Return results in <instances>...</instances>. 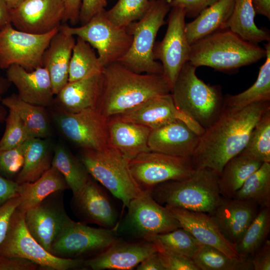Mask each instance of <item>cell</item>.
<instances>
[{
    "label": "cell",
    "mask_w": 270,
    "mask_h": 270,
    "mask_svg": "<svg viewBox=\"0 0 270 270\" xmlns=\"http://www.w3.org/2000/svg\"><path fill=\"white\" fill-rule=\"evenodd\" d=\"M262 164L241 152L230 159L218 175V186L222 196L233 198L248 178Z\"/></svg>",
    "instance_id": "32"
},
{
    "label": "cell",
    "mask_w": 270,
    "mask_h": 270,
    "mask_svg": "<svg viewBox=\"0 0 270 270\" xmlns=\"http://www.w3.org/2000/svg\"><path fill=\"white\" fill-rule=\"evenodd\" d=\"M270 232V208H260L236 248L241 257L251 258L268 239Z\"/></svg>",
    "instance_id": "39"
},
{
    "label": "cell",
    "mask_w": 270,
    "mask_h": 270,
    "mask_svg": "<svg viewBox=\"0 0 270 270\" xmlns=\"http://www.w3.org/2000/svg\"><path fill=\"white\" fill-rule=\"evenodd\" d=\"M6 78L15 86L18 96L24 101L44 108L54 102L52 82L44 67L28 71L13 64L7 68Z\"/></svg>",
    "instance_id": "24"
},
{
    "label": "cell",
    "mask_w": 270,
    "mask_h": 270,
    "mask_svg": "<svg viewBox=\"0 0 270 270\" xmlns=\"http://www.w3.org/2000/svg\"><path fill=\"white\" fill-rule=\"evenodd\" d=\"M240 152L260 162H270V109L256 124Z\"/></svg>",
    "instance_id": "40"
},
{
    "label": "cell",
    "mask_w": 270,
    "mask_h": 270,
    "mask_svg": "<svg viewBox=\"0 0 270 270\" xmlns=\"http://www.w3.org/2000/svg\"><path fill=\"white\" fill-rule=\"evenodd\" d=\"M90 176L127 207L144 192L134 178L129 160L110 146L102 150L82 149L80 158Z\"/></svg>",
    "instance_id": "7"
},
{
    "label": "cell",
    "mask_w": 270,
    "mask_h": 270,
    "mask_svg": "<svg viewBox=\"0 0 270 270\" xmlns=\"http://www.w3.org/2000/svg\"><path fill=\"white\" fill-rule=\"evenodd\" d=\"M196 68L186 62L172 87L170 94L178 109L204 130L218 118L224 107L219 86L210 85L199 78Z\"/></svg>",
    "instance_id": "5"
},
{
    "label": "cell",
    "mask_w": 270,
    "mask_h": 270,
    "mask_svg": "<svg viewBox=\"0 0 270 270\" xmlns=\"http://www.w3.org/2000/svg\"><path fill=\"white\" fill-rule=\"evenodd\" d=\"M107 0H82L80 13L81 25L87 23L94 15L105 10Z\"/></svg>",
    "instance_id": "49"
},
{
    "label": "cell",
    "mask_w": 270,
    "mask_h": 270,
    "mask_svg": "<svg viewBox=\"0 0 270 270\" xmlns=\"http://www.w3.org/2000/svg\"><path fill=\"white\" fill-rule=\"evenodd\" d=\"M138 270H165L161 263L158 252L144 258L136 266Z\"/></svg>",
    "instance_id": "53"
},
{
    "label": "cell",
    "mask_w": 270,
    "mask_h": 270,
    "mask_svg": "<svg viewBox=\"0 0 270 270\" xmlns=\"http://www.w3.org/2000/svg\"><path fill=\"white\" fill-rule=\"evenodd\" d=\"M170 1L150 0L144 16L126 26L132 36V44L118 62L136 73L162 74V65L154 59L153 50L158 32L166 24L164 18L171 8Z\"/></svg>",
    "instance_id": "6"
},
{
    "label": "cell",
    "mask_w": 270,
    "mask_h": 270,
    "mask_svg": "<svg viewBox=\"0 0 270 270\" xmlns=\"http://www.w3.org/2000/svg\"><path fill=\"white\" fill-rule=\"evenodd\" d=\"M75 42L74 36L59 28L44 52L42 66L49 74L54 95L68 82L69 66Z\"/></svg>",
    "instance_id": "26"
},
{
    "label": "cell",
    "mask_w": 270,
    "mask_h": 270,
    "mask_svg": "<svg viewBox=\"0 0 270 270\" xmlns=\"http://www.w3.org/2000/svg\"><path fill=\"white\" fill-rule=\"evenodd\" d=\"M54 120L62 134L82 149L102 150L110 146L108 120L98 110L70 113L58 109Z\"/></svg>",
    "instance_id": "13"
},
{
    "label": "cell",
    "mask_w": 270,
    "mask_h": 270,
    "mask_svg": "<svg viewBox=\"0 0 270 270\" xmlns=\"http://www.w3.org/2000/svg\"><path fill=\"white\" fill-rule=\"evenodd\" d=\"M59 28L44 34L18 30L11 23L0 28V68L13 64L31 71L42 66V58Z\"/></svg>",
    "instance_id": "12"
},
{
    "label": "cell",
    "mask_w": 270,
    "mask_h": 270,
    "mask_svg": "<svg viewBox=\"0 0 270 270\" xmlns=\"http://www.w3.org/2000/svg\"><path fill=\"white\" fill-rule=\"evenodd\" d=\"M53 153L48 138H32L27 140L24 164L15 181L20 184L36 180L52 166Z\"/></svg>",
    "instance_id": "30"
},
{
    "label": "cell",
    "mask_w": 270,
    "mask_h": 270,
    "mask_svg": "<svg viewBox=\"0 0 270 270\" xmlns=\"http://www.w3.org/2000/svg\"><path fill=\"white\" fill-rule=\"evenodd\" d=\"M252 3L256 14L270 19V0H252Z\"/></svg>",
    "instance_id": "54"
},
{
    "label": "cell",
    "mask_w": 270,
    "mask_h": 270,
    "mask_svg": "<svg viewBox=\"0 0 270 270\" xmlns=\"http://www.w3.org/2000/svg\"><path fill=\"white\" fill-rule=\"evenodd\" d=\"M24 143L14 148L0 150V174L2 176L13 180L20 171L24 162Z\"/></svg>",
    "instance_id": "44"
},
{
    "label": "cell",
    "mask_w": 270,
    "mask_h": 270,
    "mask_svg": "<svg viewBox=\"0 0 270 270\" xmlns=\"http://www.w3.org/2000/svg\"><path fill=\"white\" fill-rule=\"evenodd\" d=\"M192 258L200 270H253L251 258H230L214 247L202 244Z\"/></svg>",
    "instance_id": "36"
},
{
    "label": "cell",
    "mask_w": 270,
    "mask_h": 270,
    "mask_svg": "<svg viewBox=\"0 0 270 270\" xmlns=\"http://www.w3.org/2000/svg\"><path fill=\"white\" fill-rule=\"evenodd\" d=\"M266 56L264 48L245 40L226 28L192 44L188 62L196 68L206 66L228 71L256 63Z\"/></svg>",
    "instance_id": "3"
},
{
    "label": "cell",
    "mask_w": 270,
    "mask_h": 270,
    "mask_svg": "<svg viewBox=\"0 0 270 270\" xmlns=\"http://www.w3.org/2000/svg\"><path fill=\"white\" fill-rule=\"evenodd\" d=\"M4 132L0 140V150L20 146L32 138L17 112L8 109Z\"/></svg>",
    "instance_id": "43"
},
{
    "label": "cell",
    "mask_w": 270,
    "mask_h": 270,
    "mask_svg": "<svg viewBox=\"0 0 270 270\" xmlns=\"http://www.w3.org/2000/svg\"><path fill=\"white\" fill-rule=\"evenodd\" d=\"M253 270H270V240L267 239L251 258Z\"/></svg>",
    "instance_id": "50"
},
{
    "label": "cell",
    "mask_w": 270,
    "mask_h": 270,
    "mask_svg": "<svg viewBox=\"0 0 270 270\" xmlns=\"http://www.w3.org/2000/svg\"><path fill=\"white\" fill-rule=\"evenodd\" d=\"M157 252L156 245L150 241L130 242L118 239L102 252L85 260L84 265L93 270H132Z\"/></svg>",
    "instance_id": "20"
},
{
    "label": "cell",
    "mask_w": 270,
    "mask_h": 270,
    "mask_svg": "<svg viewBox=\"0 0 270 270\" xmlns=\"http://www.w3.org/2000/svg\"><path fill=\"white\" fill-rule=\"evenodd\" d=\"M118 239L115 228L91 227L70 218L52 244L50 253L62 258L86 260L102 252Z\"/></svg>",
    "instance_id": "10"
},
{
    "label": "cell",
    "mask_w": 270,
    "mask_h": 270,
    "mask_svg": "<svg viewBox=\"0 0 270 270\" xmlns=\"http://www.w3.org/2000/svg\"><path fill=\"white\" fill-rule=\"evenodd\" d=\"M156 245L160 260L165 270H200L190 258Z\"/></svg>",
    "instance_id": "45"
},
{
    "label": "cell",
    "mask_w": 270,
    "mask_h": 270,
    "mask_svg": "<svg viewBox=\"0 0 270 270\" xmlns=\"http://www.w3.org/2000/svg\"><path fill=\"white\" fill-rule=\"evenodd\" d=\"M166 249L191 258L200 243L182 227L172 231L157 234L146 240Z\"/></svg>",
    "instance_id": "41"
},
{
    "label": "cell",
    "mask_w": 270,
    "mask_h": 270,
    "mask_svg": "<svg viewBox=\"0 0 270 270\" xmlns=\"http://www.w3.org/2000/svg\"><path fill=\"white\" fill-rule=\"evenodd\" d=\"M98 110L107 120L123 114L145 101L170 93L162 74L134 72L119 62L104 67Z\"/></svg>",
    "instance_id": "2"
},
{
    "label": "cell",
    "mask_w": 270,
    "mask_h": 270,
    "mask_svg": "<svg viewBox=\"0 0 270 270\" xmlns=\"http://www.w3.org/2000/svg\"><path fill=\"white\" fill-rule=\"evenodd\" d=\"M258 207L250 200L222 197L210 215L224 238L236 246L258 212Z\"/></svg>",
    "instance_id": "22"
},
{
    "label": "cell",
    "mask_w": 270,
    "mask_h": 270,
    "mask_svg": "<svg viewBox=\"0 0 270 270\" xmlns=\"http://www.w3.org/2000/svg\"><path fill=\"white\" fill-rule=\"evenodd\" d=\"M64 5V16L63 23L69 22L74 26L80 21V13L82 0H63Z\"/></svg>",
    "instance_id": "52"
},
{
    "label": "cell",
    "mask_w": 270,
    "mask_h": 270,
    "mask_svg": "<svg viewBox=\"0 0 270 270\" xmlns=\"http://www.w3.org/2000/svg\"><path fill=\"white\" fill-rule=\"evenodd\" d=\"M63 0H24L10 9V21L19 30L44 34L58 28L64 16Z\"/></svg>",
    "instance_id": "17"
},
{
    "label": "cell",
    "mask_w": 270,
    "mask_h": 270,
    "mask_svg": "<svg viewBox=\"0 0 270 270\" xmlns=\"http://www.w3.org/2000/svg\"><path fill=\"white\" fill-rule=\"evenodd\" d=\"M180 222L199 242L214 247L230 258H239L236 246L228 241L212 216L206 212L166 206Z\"/></svg>",
    "instance_id": "21"
},
{
    "label": "cell",
    "mask_w": 270,
    "mask_h": 270,
    "mask_svg": "<svg viewBox=\"0 0 270 270\" xmlns=\"http://www.w3.org/2000/svg\"><path fill=\"white\" fill-rule=\"evenodd\" d=\"M10 9L6 0H0V28L11 23Z\"/></svg>",
    "instance_id": "56"
},
{
    "label": "cell",
    "mask_w": 270,
    "mask_h": 270,
    "mask_svg": "<svg viewBox=\"0 0 270 270\" xmlns=\"http://www.w3.org/2000/svg\"><path fill=\"white\" fill-rule=\"evenodd\" d=\"M20 202V198L18 196L8 200L0 206V245L6 236L11 216Z\"/></svg>",
    "instance_id": "47"
},
{
    "label": "cell",
    "mask_w": 270,
    "mask_h": 270,
    "mask_svg": "<svg viewBox=\"0 0 270 270\" xmlns=\"http://www.w3.org/2000/svg\"><path fill=\"white\" fill-rule=\"evenodd\" d=\"M104 68L92 46L82 38L77 37L70 63L68 82L100 73Z\"/></svg>",
    "instance_id": "38"
},
{
    "label": "cell",
    "mask_w": 270,
    "mask_h": 270,
    "mask_svg": "<svg viewBox=\"0 0 270 270\" xmlns=\"http://www.w3.org/2000/svg\"><path fill=\"white\" fill-rule=\"evenodd\" d=\"M52 166L64 178L73 196L83 188L90 176L81 160L60 144L54 148Z\"/></svg>",
    "instance_id": "35"
},
{
    "label": "cell",
    "mask_w": 270,
    "mask_h": 270,
    "mask_svg": "<svg viewBox=\"0 0 270 270\" xmlns=\"http://www.w3.org/2000/svg\"><path fill=\"white\" fill-rule=\"evenodd\" d=\"M120 118L141 124L151 130L176 120L186 123L200 136L204 129L176 107L170 93L152 98L120 116Z\"/></svg>",
    "instance_id": "18"
},
{
    "label": "cell",
    "mask_w": 270,
    "mask_h": 270,
    "mask_svg": "<svg viewBox=\"0 0 270 270\" xmlns=\"http://www.w3.org/2000/svg\"><path fill=\"white\" fill-rule=\"evenodd\" d=\"M24 0H6L8 6L12 8H14L18 6Z\"/></svg>",
    "instance_id": "57"
},
{
    "label": "cell",
    "mask_w": 270,
    "mask_h": 270,
    "mask_svg": "<svg viewBox=\"0 0 270 270\" xmlns=\"http://www.w3.org/2000/svg\"><path fill=\"white\" fill-rule=\"evenodd\" d=\"M1 102L17 112L32 138L50 136L51 127L44 107L26 102L14 94L2 98Z\"/></svg>",
    "instance_id": "33"
},
{
    "label": "cell",
    "mask_w": 270,
    "mask_h": 270,
    "mask_svg": "<svg viewBox=\"0 0 270 270\" xmlns=\"http://www.w3.org/2000/svg\"><path fill=\"white\" fill-rule=\"evenodd\" d=\"M102 72L68 82L56 95L58 109L70 113L98 110L102 88Z\"/></svg>",
    "instance_id": "25"
},
{
    "label": "cell",
    "mask_w": 270,
    "mask_h": 270,
    "mask_svg": "<svg viewBox=\"0 0 270 270\" xmlns=\"http://www.w3.org/2000/svg\"><path fill=\"white\" fill-rule=\"evenodd\" d=\"M62 192L50 194L24 214L29 232L50 252L52 244L70 218L64 208Z\"/></svg>",
    "instance_id": "15"
},
{
    "label": "cell",
    "mask_w": 270,
    "mask_h": 270,
    "mask_svg": "<svg viewBox=\"0 0 270 270\" xmlns=\"http://www.w3.org/2000/svg\"><path fill=\"white\" fill-rule=\"evenodd\" d=\"M72 200L74 212L84 223L106 228L116 227L117 213L106 193L91 176Z\"/></svg>",
    "instance_id": "19"
},
{
    "label": "cell",
    "mask_w": 270,
    "mask_h": 270,
    "mask_svg": "<svg viewBox=\"0 0 270 270\" xmlns=\"http://www.w3.org/2000/svg\"><path fill=\"white\" fill-rule=\"evenodd\" d=\"M132 174L140 188L150 192L155 186L169 180L190 178L195 172L190 158L149 150L130 160Z\"/></svg>",
    "instance_id": "11"
},
{
    "label": "cell",
    "mask_w": 270,
    "mask_h": 270,
    "mask_svg": "<svg viewBox=\"0 0 270 270\" xmlns=\"http://www.w3.org/2000/svg\"><path fill=\"white\" fill-rule=\"evenodd\" d=\"M218 178V174L210 169L198 168L190 178L160 183L150 192L156 201L164 206L212 214L222 198Z\"/></svg>",
    "instance_id": "4"
},
{
    "label": "cell",
    "mask_w": 270,
    "mask_h": 270,
    "mask_svg": "<svg viewBox=\"0 0 270 270\" xmlns=\"http://www.w3.org/2000/svg\"><path fill=\"white\" fill-rule=\"evenodd\" d=\"M40 266L34 262L20 257L0 256V270H36Z\"/></svg>",
    "instance_id": "48"
},
{
    "label": "cell",
    "mask_w": 270,
    "mask_h": 270,
    "mask_svg": "<svg viewBox=\"0 0 270 270\" xmlns=\"http://www.w3.org/2000/svg\"><path fill=\"white\" fill-rule=\"evenodd\" d=\"M18 184L14 180L6 178L0 174V206L8 200L18 196Z\"/></svg>",
    "instance_id": "51"
},
{
    "label": "cell",
    "mask_w": 270,
    "mask_h": 270,
    "mask_svg": "<svg viewBox=\"0 0 270 270\" xmlns=\"http://www.w3.org/2000/svg\"><path fill=\"white\" fill-rule=\"evenodd\" d=\"M269 109L270 101L254 102L238 110L224 107L200 136L190 158L194 167L207 168L219 175L225 164L244 150L256 124Z\"/></svg>",
    "instance_id": "1"
},
{
    "label": "cell",
    "mask_w": 270,
    "mask_h": 270,
    "mask_svg": "<svg viewBox=\"0 0 270 270\" xmlns=\"http://www.w3.org/2000/svg\"><path fill=\"white\" fill-rule=\"evenodd\" d=\"M10 84L7 78L0 74V103L2 99V95L7 91ZM7 114L6 109L0 104V123L5 121Z\"/></svg>",
    "instance_id": "55"
},
{
    "label": "cell",
    "mask_w": 270,
    "mask_h": 270,
    "mask_svg": "<svg viewBox=\"0 0 270 270\" xmlns=\"http://www.w3.org/2000/svg\"><path fill=\"white\" fill-rule=\"evenodd\" d=\"M106 12V10L100 12L80 26L64 24L59 28L68 34L82 38L96 48L104 68L122 58L132 40V36L127 27L114 24L107 18Z\"/></svg>",
    "instance_id": "9"
},
{
    "label": "cell",
    "mask_w": 270,
    "mask_h": 270,
    "mask_svg": "<svg viewBox=\"0 0 270 270\" xmlns=\"http://www.w3.org/2000/svg\"><path fill=\"white\" fill-rule=\"evenodd\" d=\"M234 0H218L204 10L192 22L186 23L185 31L191 45L202 38L224 29L230 18Z\"/></svg>",
    "instance_id": "28"
},
{
    "label": "cell",
    "mask_w": 270,
    "mask_h": 270,
    "mask_svg": "<svg viewBox=\"0 0 270 270\" xmlns=\"http://www.w3.org/2000/svg\"><path fill=\"white\" fill-rule=\"evenodd\" d=\"M108 128L110 146L129 161L150 150L148 146L150 128L117 116L108 119Z\"/></svg>",
    "instance_id": "27"
},
{
    "label": "cell",
    "mask_w": 270,
    "mask_h": 270,
    "mask_svg": "<svg viewBox=\"0 0 270 270\" xmlns=\"http://www.w3.org/2000/svg\"><path fill=\"white\" fill-rule=\"evenodd\" d=\"M218 0H170L172 7L182 8L186 16L196 18L204 10L218 2Z\"/></svg>",
    "instance_id": "46"
},
{
    "label": "cell",
    "mask_w": 270,
    "mask_h": 270,
    "mask_svg": "<svg viewBox=\"0 0 270 270\" xmlns=\"http://www.w3.org/2000/svg\"><path fill=\"white\" fill-rule=\"evenodd\" d=\"M256 14L252 0H234L231 16L224 29L230 30L242 39L253 44L270 42L268 30L260 28L255 24Z\"/></svg>",
    "instance_id": "31"
},
{
    "label": "cell",
    "mask_w": 270,
    "mask_h": 270,
    "mask_svg": "<svg viewBox=\"0 0 270 270\" xmlns=\"http://www.w3.org/2000/svg\"><path fill=\"white\" fill-rule=\"evenodd\" d=\"M150 0H118L106 12L107 18L114 24L126 27L142 18L147 12Z\"/></svg>",
    "instance_id": "42"
},
{
    "label": "cell",
    "mask_w": 270,
    "mask_h": 270,
    "mask_svg": "<svg viewBox=\"0 0 270 270\" xmlns=\"http://www.w3.org/2000/svg\"><path fill=\"white\" fill-rule=\"evenodd\" d=\"M186 17L182 8L172 7L164 36L155 42L153 50L154 58L160 61L162 74L172 88L182 68L188 62L190 52L185 31Z\"/></svg>",
    "instance_id": "14"
},
{
    "label": "cell",
    "mask_w": 270,
    "mask_h": 270,
    "mask_svg": "<svg viewBox=\"0 0 270 270\" xmlns=\"http://www.w3.org/2000/svg\"><path fill=\"white\" fill-rule=\"evenodd\" d=\"M127 208L130 227L144 240L182 227L169 210L156 201L150 192L132 200Z\"/></svg>",
    "instance_id": "16"
},
{
    "label": "cell",
    "mask_w": 270,
    "mask_h": 270,
    "mask_svg": "<svg viewBox=\"0 0 270 270\" xmlns=\"http://www.w3.org/2000/svg\"><path fill=\"white\" fill-rule=\"evenodd\" d=\"M266 60L255 82L244 91L224 97V108L238 110L252 103L270 101V42L264 44Z\"/></svg>",
    "instance_id": "34"
},
{
    "label": "cell",
    "mask_w": 270,
    "mask_h": 270,
    "mask_svg": "<svg viewBox=\"0 0 270 270\" xmlns=\"http://www.w3.org/2000/svg\"><path fill=\"white\" fill-rule=\"evenodd\" d=\"M24 214L18 208L12 214L6 236L0 245V256L30 260L38 264L40 270L86 269L84 259L58 258L44 248L28 231Z\"/></svg>",
    "instance_id": "8"
},
{
    "label": "cell",
    "mask_w": 270,
    "mask_h": 270,
    "mask_svg": "<svg viewBox=\"0 0 270 270\" xmlns=\"http://www.w3.org/2000/svg\"><path fill=\"white\" fill-rule=\"evenodd\" d=\"M68 188L64 178L52 166L35 181L18 184L17 192L20 202L18 208L25 212L38 204L50 194Z\"/></svg>",
    "instance_id": "29"
},
{
    "label": "cell",
    "mask_w": 270,
    "mask_h": 270,
    "mask_svg": "<svg viewBox=\"0 0 270 270\" xmlns=\"http://www.w3.org/2000/svg\"><path fill=\"white\" fill-rule=\"evenodd\" d=\"M200 136L186 123L176 120L151 130L148 139L150 150L169 155L191 158Z\"/></svg>",
    "instance_id": "23"
},
{
    "label": "cell",
    "mask_w": 270,
    "mask_h": 270,
    "mask_svg": "<svg viewBox=\"0 0 270 270\" xmlns=\"http://www.w3.org/2000/svg\"><path fill=\"white\" fill-rule=\"evenodd\" d=\"M233 198L250 200L270 208V162H264L245 180Z\"/></svg>",
    "instance_id": "37"
}]
</instances>
